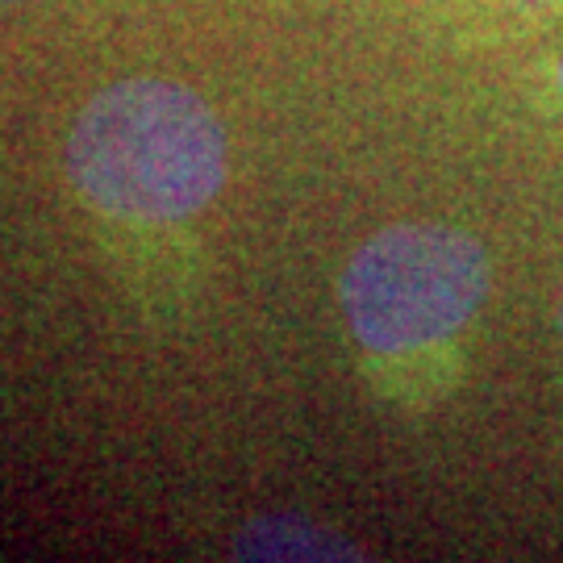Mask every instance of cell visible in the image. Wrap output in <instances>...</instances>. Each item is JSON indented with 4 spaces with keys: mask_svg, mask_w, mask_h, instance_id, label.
<instances>
[{
    "mask_svg": "<svg viewBox=\"0 0 563 563\" xmlns=\"http://www.w3.org/2000/svg\"><path fill=\"white\" fill-rule=\"evenodd\" d=\"M67 176L88 205L130 222L201 213L230 176L218 113L184 84L118 80L67 134Z\"/></svg>",
    "mask_w": 563,
    "mask_h": 563,
    "instance_id": "6da1fadb",
    "label": "cell"
},
{
    "mask_svg": "<svg viewBox=\"0 0 563 563\" xmlns=\"http://www.w3.org/2000/svg\"><path fill=\"white\" fill-rule=\"evenodd\" d=\"M488 297V255L451 225L401 222L346 260L339 301L360 346L405 355L460 334Z\"/></svg>",
    "mask_w": 563,
    "mask_h": 563,
    "instance_id": "7a4b0ae2",
    "label": "cell"
},
{
    "mask_svg": "<svg viewBox=\"0 0 563 563\" xmlns=\"http://www.w3.org/2000/svg\"><path fill=\"white\" fill-rule=\"evenodd\" d=\"M234 560H363V551L351 539L334 534L330 526H318L297 514H272L239 530Z\"/></svg>",
    "mask_w": 563,
    "mask_h": 563,
    "instance_id": "3957f363",
    "label": "cell"
},
{
    "mask_svg": "<svg viewBox=\"0 0 563 563\" xmlns=\"http://www.w3.org/2000/svg\"><path fill=\"white\" fill-rule=\"evenodd\" d=\"M560 330H563V305H560Z\"/></svg>",
    "mask_w": 563,
    "mask_h": 563,
    "instance_id": "277c9868",
    "label": "cell"
},
{
    "mask_svg": "<svg viewBox=\"0 0 563 563\" xmlns=\"http://www.w3.org/2000/svg\"><path fill=\"white\" fill-rule=\"evenodd\" d=\"M560 88H563V63H560Z\"/></svg>",
    "mask_w": 563,
    "mask_h": 563,
    "instance_id": "5b68a950",
    "label": "cell"
}]
</instances>
